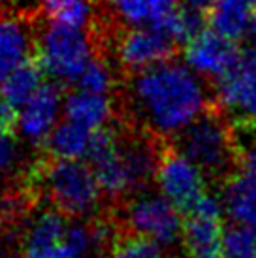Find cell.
<instances>
[{"mask_svg":"<svg viewBox=\"0 0 256 258\" xmlns=\"http://www.w3.org/2000/svg\"><path fill=\"white\" fill-rule=\"evenodd\" d=\"M153 138L151 134L122 136L113 128L94 134L87 160L107 198H130L155 179L164 149Z\"/></svg>","mask_w":256,"mask_h":258,"instance_id":"obj_2","label":"cell"},{"mask_svg":"<svg viewBox=\"0 0 256 258\" xmlns=\"http://www.w3.org/2000/svg\"><path fill=\"white\" fill-rule=\"evenodd\" d=\"M126 91L132 117L155 138H175L209 109L202 76L171 58L134 72Z\"/></svg>","mask_w":256,"mask_h":258,"instance_id":"obj_1","label":"cell"},{"mask_svg":"<svg viewBox=\"0 0 256 258\" xmlns=\"http://www.w3.org/2000/svg\"><path fill=\"white\" fill-rule=\"evenodd\" d=\"M175 147L202 168L207 179L224 185L237 172L234 128L215 109H207L177 134Z\"/></svg>","mask_w":256,"mask_h":258,"instance_id":"obj_4","label":"cell"},{"mask_svg":"<svg viewBox=\"0 0 256 258\" xmlns=\"http://www.w3.org/2000/svg\"><path fill=\"white\" fill-rule=\"evenodd\" d=\"M94 134L96 132L93 130L64 119L49 134L45 142V149L51 158H57V160H83V158H89Z\"/></svg>","mask_w":256,"mask_h":258,"instance_id":"obj_19","label":"cell"},{"mask_svg":"<svg viewBox=\"0 0 256 258\" xmlns=\"http://www.w3.org/2000/svg\"><path fill=\"white\" fill-rule=\"evenodd\" d=\"M93 58V42L85 29L51 23L36 45L43 74L60 83H76Z\"/></svg>","mask_w":256,"mask_h":258,"instance_id":"obj_6","label":"cell"},{"mask_svg":"<svg viewBox=\"0 0 256 258\" xmlns=\"http://www.w3.org/2000/svg\"><path fill=\"white\" fill-rule=\"evenodd\" d=\"M34 49L30 27L21 19L2 17L0 19V81L15 68L30 60Z\"/></svg>","mask_w":256,"mask_h":258,"instance_id":"obj_16","label":"cell"},{"mask_svg":"<svg viewBox=\"0 0 256 258\" xmlns=\"http://www.w3.org/2000/svg\"><path fill=\"white\" fill-rule=\"evenodd\" d=\"M115 12L128 27H151L173 42H186L192 34V17L177 0H119Z\"/></svg>","mask_w":256,"mask_h":258,"instance_id":"obj_11","label":"cell"},{"mask_svg":"<svg viewBox=\"0 0 256 258\" xmlns=\"http://www.w3.org/2000/svg\"><path fill=\"white\" fill-rule=\"evenodd\" d=\"M250 40H252V43H254V47H256V23H254V27H252V30H250Z\"/></svg>","mask_w":256,"mask_h":258,"instance_id":"obj_28","label":"cell"},{"mask_svg":"<svg viewBox=\"0 0 256 258\" xmlns=\"http://www.w3.org/2000/svg\"><path fill=\"white\" fill-rule=\"evenodd\" d=\"M181 8H185L188 12H194V14H209L213 6L217 4V0H179Z\"/></svg>","mask_w":256,"mask_h":258,"instance_id":"obj_26","label":"cell"},{"mask_svg":"<svg viewBox=\"0 0 256 258\" xmlns=\"http://www.w3.org/2000/svg\"><path fill=\"white\" fill-rule=\"evenodd\" d=\"M40 6L51 23L85 29L93 19L91 0H40Z\"/></svg>","mask_w":256,"mask_h":258,"instance_id":"obj_21","label":"cell"},{"mask_svg":"<svg viewBox=\"0 0 256 258\" xmlns=\"http://www.w3.org/2000/svg\"><path fill=\"white\" fill-rule=\"evenodd\" d=\"M106 2H109V4H117L119 0H106Z\"/></svg>","mask_w":256,"mask_h":258,"instance_id":"obj_29","label":"cell"},{"mask_svg":"<svg viewBox=\"0 0 256 258\" xmlns=\"http://www.w3.org/2000/svg\"><path fill=\"white\" fill-rule=\"evenodd\" d=\"M113 72L106 60L98 57H93L87 68L81 72L79 79L76 81L78 89L89 91V93H100V94H109L113 91Z\"/></svg>","mask_w":256,"mask_h":258,"instance_id":"obj_24","label":"cell"},{"mask_svg":"<svg viewBox=\"0 0 256 258\" xmlns=\"http://www.w3.org/2000/svg\"><path fill=\"white\" fill-rule=\"evenodd\" d=\"M224 258H256V228L234 222L224 232Z\"/></svg>","mask_w":256,"mask_h":258,"instance_id":"obj_23","label":"cell"},{"mask_svg":"<svg viewBox=\"0 0 256 258\" xmlns=\"http://www.w3.org/2000/svg\"><path fill=\"white\" fill-rule=\"evenodd\" d=\"M241 57L234 45V40L222 36L213 29L200 30L185 45V62L194 72L206 79L219 81L226 76L237 58Z\"/></svg>","mask_w":256,"mask_h":258,"instance_id":"obj_12","label":"cell"},{"mask_svg":"<svg viewBox=\"0 0 256 258\" xmlns=\"http://www.w3.org/2000/svg\"><path fill=\"white\" fill-rule=\"evenodd\" d=\"M60 111H64L60 89L51 81H43L38 93L19 109L15 128L25 142L42 145L58 124Z\"/></svg>","mask_w":256,"mask_h":258,"instance_id":"obj_13","label":"cell"},{"mask_svg":"<svg viewBox=\"0 0 256 258\" xmlns=\"http://www.w3.org/2000/svg\"><path fill=\"white\" fill-rule=\"evenodd\" d=\"M155 181L158 192L183 213H186L207 192L206 173L177 147H166L162 151Z\"/></svg>","mask_w":256,"mask_h":258,"instance_id":"obj_9","label":"cell"},{"mask_svg":"<svg viewBox=\"0 0 256 258\" xmlns=\"http://www.w3.org/2000/svg\"><path fill=\"white\" fill-rule=\"evenodd\" d=\"M64 117L72 122H78L85 128L98 132L106 128L113 117V102L109 94L89 93L78 89L64 98Z\"/></svg>","mask_w":256,"mask_h":258,"instance_id":"obj_15","label":"cell"},{"mask_svg":"<svg viewBox=\"0 0 256 258\" xmlns=\"http://www.w3.org/2000/svg\"><path fill=\"white\" fill-rule=\"evenodd\" d=\"M181 209L175 208L160 192H142L130 196L122 209V222L128 232L149 237L155 243L170 249L183 239V217Z\"/></svg>","mask_w":256,"mask_h":258,"instance_id":"obj_7","label":"cell"},{"mask_svg":"<svg viewBox=\"0 0 256 258\" xmlns=\"http://www.w3.org/2000/svg\"><path fill=\"white\" fill-rule=\"evenodd\" d=\"M43 85V70L38 60H27L0 81V100L17 113Z\"/></svg>","mask_w":256,"mask_h":258,"instance_id":"obj_20","label":"cell"},{"mask_svg":"<svg viewBox=\"0 0 256 258\" xmlns=\"http://www.w3.org/2000/svg\"><path fill=\"white\" fill-rule=\"evenodd\" d=\"M224 215L222 198L206 192L188 211L183 224V249L188 258H224Z\"/></svg>","mask_w":256,"mask_h":258,"instance_id":"obj_8","label":"cell"},{"mask_svg":"<svg viewBox=\"0 0 256 258\" xmlns=\"http://www.w3.org/2000/svg\"><path fill=\"white\" fill-rule=\"evenodd\" d=\"M209 23L215 32L234 42L249 36L256 23V0H217Z\"/></svg>","mask_w":256,"mask_h":258,"instance_id":"obj_17","label":"cell"},{"mask_svg":"<svg viewBox=\"0 0 256 258\" xmlns=\"http://www.w3.org/2000/svg\"><path fill=\"white\" fill-rule=\"evenodd\" d=\"M215 98L237 126H256V51L237 58L234 68L215 81Z\"/></svg>","mask_w":256,"mask_h":258,"instance_id":"obj_10","label":"cell"},{"mask_svg":"<svg viewBox=\"0 0 256 258\" xmlns=\"http://www.w3.org/2000/svg\"><path fill=\"white\" fill-rule=\"evenodd\" d=\"M12 211H14V208L8 204V200L0 198V234H2V230L6 226V221H8V217L12 215Z\"/></svg>","mask_w":256,"mask_h":258,"instance_id":"obj_27","label":"cell"},{"mask_svg":"<svg viewBox=\"0 0 256 258\" xmlns=\"http://www.w3.org/2000/svg\"><path fill=\"white\" fill-rule=\"evenodd\" d=\"M40 183L53 208L74 219H87L96 213L102 188L93 168L83 160H57L40 166Z\"/></svg>","mask_w":256,"mask_h":258,"instance_id":"obj_5","label":"cell"},{"mask_svg":"<svg viewBox=\"0 0 256 258\" xmlns=\"http://www.w3.org/2000/svg\"><path fill=\"white\" fill-rule=\"evenodd\" d=\"M107 258H168L162 245L155 243L149 237L128 232L117 237L109 249Z\"/></svg>","mask_w":256,"mask_h":258,"instance_id":"obj_22","label":"cell"},{"mask_svg":"<svg viewBox=\"0 0 256 258\" xmlns=\"http://www.w3.org/2000/svg\"><path fill=\"white\" fill-rule=\"evenodd\" d=\"M222 204L234 222L256 228V173L237 170L222 185Z\"/></svg>","mask_w":256,"mask_h":258,"instance_id":"obj_18","label":"cell"},{"mask_svg":"<svg viewBox=\"0 0 256 258\" xmlns=\"http://www.w3.org/2000/svg\"><path fill=\"white\" fill-rule=\"evenodd\" d=\"M19 160V145L15 140L14 128L0 124V177L14 172Z\"/></svg>","mask_w":256,"mask_h":258,"instance_id":"obj_25","label":"cell"},{"mask_svg":"<svg viewBox=\"0 0 256 258\" xmlns=\"http://www.w3.org/2000/svg\"><path fill=\"white\" fill-rule=\"evenodd\" d=\"M115 239L106 222L89 224L58 209H45L27 224L21 252L23 258H98Z\"/></svg>","mask_w":256,"mask_h":258,"instance_id":"obj_3","label":"cell"},{"mask_svg":"<svg viewBox=\"0 0 256 258\" xmlns=\"http://www.w3.org/2000/svg\"><path fill=\"white\" fill-rule=\"evenodd\" d=\"M173 40L151 27H130L117 38V58L128 72H142L145 68L170 60Z\"/></svg>","mask_w":256,"mask_h":258,"instance_id":"obj_14","label":"cell"}]
</instances>
